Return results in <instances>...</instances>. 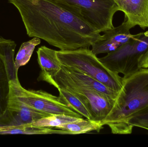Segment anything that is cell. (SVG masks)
<instances>
[{
	"mask_svg": "<svg viewBox=\"0 0 148 147\" xmlns=\"http://www.w3.org/2000/svg\"><path fill=\"white\" fill-rule=\"evenodd\" d=\"M17 8L30 37L62 51L89 48L101 35L52 0H8Z\"/></svg>",
	"mask_w": 148,
	"mask_h": 147,
	"instance_id": "6da1fadb",
	"label": "cell"
},
{
	"mask_svg": "<svg viewBox=\"0 0 148 147\" xmlns=\"http://www.w3.org/2000/svg\"><path fill=\"white\" fill-rule=\"evenodd\" d=\"M122 82L112 109L101 122L103 127L108 126L114 134L132 133L130 120L148 108V68H141L134 73L123 76Z\"/></svg>",
	"mask_w": 148,
	"mask_h": 147,
	"instance_id": "7a4b0ae2",
	"label": "cell"
},
{
	"mask_svg": "<svg viewBox=\"0 0 148 147\" xmlns=\"http://www.w3.org/2000/svg\"><path fill=\"white\" fill-rule=\"evenodd\" d=\"M62 65L72 67L96 79L119 92L123 86V77L109 70L89 48L56 51Z\"/></svg>",
	"mask_w": 148,
	"mask_h": 147,
	"instance_id": "3957f363",
	"label": "cell"
},
{
	"mask_svg": "<svg viewBox=\"0 0 148 147\" xmlns=\"http://www.w3.org/2000/svg\"><path fill=\"white\" fill-rule=\"evenodd\" d=\"M97 33L114 27L113 17L120 11L114 0H52Z\"/></svg>",
	"mask_w": 148,
	"mask_h": 147,
	"instance_id": "277c9868",
	"label": "cell"
},
{
	"mask_svg": "<svg viewBox=\"0 0 148 147\" xmlns=\"http://www.w3.org/2000/svg\"><path fill=\"white\" fill-rule=\"evenodd\" d=\"M47 82L56 88L64 89L73 94L88 110L93 121H103L110 112L115 101L73 79L62 66L56 75Z\"/></svg>",
	"mask_w": 148,
	"mask_h": 147,
	"instance_id": "5b68a950",
	"label": "cell"
},
{
	"mask_svg": "<svg viewBox=\"0 0 148 147\" xmlns=\"http://www.w3.org/2000/svg\"><path fill=\"white\" fill-rule=\"evenodd\" d=\"M9 98L53 115L64 114L78 118L83 117L60 96H56L42 90L26 89L19 81H10Z\"/></svg>",
	"mask_w": 148,
	"mask_h": 147,
	"instance_id": "8992f818",
	"label": "cell"
},
{
	"mask_svg": "<svg viewBox=\"0 0 148 147\" xmlns=\"http://www.w3.org/2000/svg\"><path fill=\"white\" fill-rule=\"evenodd\" d=\"M148 49V31L136 35L127 43L99 58L100 61L109 70L123 76L134 73L140 69L139 59Z\"/></svg>",
	"mask_w": 148,
	"mask_h": 147,
	"instance_id": "52a82bcc",
	"label": "cell"
},
{
	"mask_svg": "<svg viewBox=\"0 0 148 147\" xmlns=\"http://www.w3.org/2000/svg\"><path fill=\"white\" fill-rule=\"evenodd\" d=\"M52 115L9 98L7 110L0 118V126H17L32 124L42 118Z\"/></svg>",
	"mask_w": 148,
	"mask_h": 147,
	"instance_id": "ba28073f",
	"label": "cell"
},
{
	"mask_svg": "<svg viewBox=\"0 0 148 147\" xmlns=\"http://www.w3.org/2000/svg\"><path fill=\"white\" fill-rule=\"evenodd\" d=\"M131 28L125 19L120 26L104 32L100 39L91 44V51L96 55L114 51L133 37L130 33Z\"/></svg>",
	"mask_w": 148,
	"mask_h": 147,
	"instance_id": "9c48e42d",
	"label": "cell"
},
{
	"mask_svg": "<svg viewBox=\"0 0 148 147\" xmlns=\"http://www.w3.org/2000/svg\"><path fill=\"white\" fill-rule=\"evenodd\" d=\"M114 1L132 28L136 26L143 29L148 28V0Z\"/></svg>",
	"mask_w": 148,
	"mask_h": 147,
	"instance_id": "30bf717a",
	"label": "cell"
},
{
	"mask_svg": "<svg viewBox=\"0 0 148 147\" xmlns=\"http://www.w3.org/2000/svg\"><path fill=\"white\" fill-rule=\"evenodd\" d=\"M37 54V60L41 68L37 80L47 82L60 71L62 64L57 57L56 50L42 46L38 48Z\"/></svg>",
	"mask_w": 148,
	"mask_h": 147,
	"instance_id": "8fae6325",
	"label": "cell"
},
{
	"mask_svg": "<svg viewBox=\"0 0 148 147\" xmlns=\"http://www.w3.org/2000/svg\"><path fill=\"white\" fill-rule=\"evenodd\" d=\"M62 67L73 79L79 82L87 88L100 92L115 100L118 92L104 85L93 78L86 75L74 68L62 65Z\"/></svg>",
	"mask_w": 148,
	"mask_h": 147,
	"instance_id": "7c38bea8",
	"label": "cell"
},
{
	"mask_svg": "<svg viewBox=\"0 0 148 147\" xmlns=\"http://www.w3.org/2000/svg\"><path fill=\"white\" fill-rule=\"evenodd\" d=\"M8 134H60L73 135V134L72 132L66 130L37 127L34 126L32 124L17 126H0V135Z\"/></svg>",
	"mask_w": 148,
	"mask_h": 147,
	"instance_id": "4fadbf2b",
	"label": "cell"
},
{
	"mask_svg": "<svg viewBox=\"0 0 148 147\" xmlns=\"http://www.w3.org/2000/svg\"><path fill=\"white\" fill-rule=\"evenodd\" d=\"M16 44L12 40L0 37V57L3 60L10 81H19L14 58Z\"/></svg>",
	"mask_w": 148,
	"mask_h": 147,
	"instance_id": "5bb4252c",
	"label": "cell"
},
{
	"mask_svg": "<svg viewBox=\"0 0 148 147\" xmlns=\"http://www.w3.org/2000/svg\"><path fill=\"white\" fill-rule=\"evenodd\" d=\"M55 128L72 132L75 135L94 131L99 133L100 130L103 128V127L101 125V122L79 118L76 121L62 124Z\"/></svg>",
	"mask_w": 148,
	"mask_h": 147,
	"instance_id": "9a60e30c",
	"label": "cell"
},
{
	"mask_svg": "<svg viewBox=\"0 0 148 147\" xmlns=\"http://www.w3.org/2000/svg\"><path fill=\"white\" fill-rule=\"evenodd\" d=\"M9 96V79L3 60L0 57V118L7 110Z\"/></svg>",
	"mask_w": 148,
	"mask_h": 147,
	"instance_id": "2e32d148",
	"label": "cell"
},
{
	"mask_svg": "<svg viewBox=\"0 0 148 147\" xmlns=\"http://www.w3.org/2000/svg\"><path fill=\"white\" fill-rule=\"evenodd\" d=\"M40 43V39L34 37L22 44L15 60V66L17 71L21 66L25 65L28 63L36 47Z\"/></svg>",
	"mask_w": 148,
	"mask_h": 147,
	"instance_id": "e0dca14e",
	"label": "cell"
},
{
	"mask_svg": "<svg viewBox=\"0 0 148 147\" xmlns=\"http://www.w3.org/2000/svg\"><path fill=\"white\" fill-rule=\"evenodd\" d=\"M57 89L59 91V96L63 98L75 111L87 120L92 121V117L88 110L77 98L66 90L60 88Z\"/></svg>",
	"mask_w": 148,
	"mask_h": 147,
	"instance_id": "ac0fdd59",
	"label": "cell"
},
{
	"mask_svg": "<svg viewBox=\"0 0 148 147\" xmlns=\"http://www.w3.org/2000/svg\"><path fill=\"white\" fill-rule=\"evenodd\" d=\"M79 119L64 114L53 115L42 118L32 124L42 127L55 128L62 124L76 121Z\"/></svg>",
	"mask_w": 148,
	"mask_h": 147,
	"instance_id": "d6986e66",
	"label": "cell"
},
{
	"mask_svg": "<svg viewBox=\"0 0 148 147\" xmlns=\"http://www.w3.org/2000/svg\"><path fill=\"white\" fill-rule=\"evenodd\" d=\"M129 125L133 129L134 127H139L148 131V108L132 117Z\"/></svg>",
	"mask_w": 148,
	"mask_h": 147,
	"instance_id": "ffe728a7",
	"label": "cell"
},
{
	"mask_svg": "<svg viewBox=\"0 0 148 147\" xmlns=\"http://www.w3.org/2000/svg\"><path fill=\"white\" fill-rule=\"evenodd\" d=\"M138 66L141 68H148V49L139 60Z\"/></svg>",
	"mask_w": 148,
	"mask_h": 147,
	"instance_id": "44dd1931",
	"label": "cell"
}]
</instances>
